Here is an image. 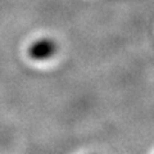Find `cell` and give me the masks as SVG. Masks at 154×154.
<instances>
[{"mask_svg": "<svg viewBox=\"0 0 154 154\" xmlns=\"http://www.w3.org/2000/svg\"><path fill=\"white\" fill-rule=\"evenodd\" d=\"M58 53V44L51 37H41L37 38L28 46L27 55L32 60L36 62H45L55 57Z\"/></svg>", "mask_w": 154, "mask_h": 154, "instance_id": "6da1fadb", "label": "cell"}]
</instances>
